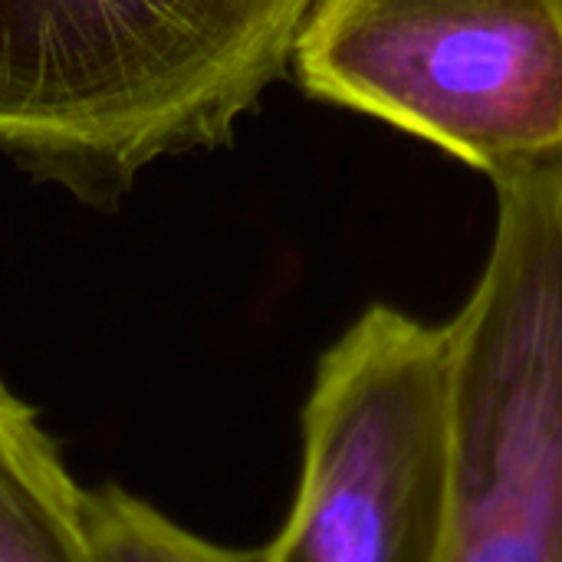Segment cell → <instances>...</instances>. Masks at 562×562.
Listing matches in <instances>:
<instances>
[{"mask_svg":"<svg viewBox=\"0 0 562 562\" xmlns=\"http://www.w3.org/2000/svg\"><path fill=\"white\" fill-rule=\"evenodd\" d=\"M454 445L448 329L369 306L316 366L296 497L263 562H441Z\"/></svg>","mask_w":562,"mask_h":562,"instance_id":"3957f363","label":"cell"},{"mask_svg":"<svg viewBox=\"0 0 562 562\" xmlns=\"http://www.w3.org/2000/svg\"><path fill=\"white\" fill-rule=\"evenodd\" d=\"M86 514L102 562H263V550L204 540L119 484L86 487Z\"/></svg>","mask_w":562,"mask_h":562,"instance_id":"8992f818","label":"cell"},{"mask_svg":"<svg viewBox=\"0 0 562 562\" xmlns=\"http://www.w3.org/2000/svg\"><path fill=\"white\" fill-rule=\"evenodd\" d=\"M0 562H102L79 487L36 412L0 382Z\"/></svg>","mask_w":562,"mask_h":562,"instance_id":"5b68a950","label":"cell"},{"mask_svg":"<svg viewBox=\"0 0 562 562\" xmlns=\"http://www.w3.org/2000/svg\"><path fill=\"white\" fill-rule=\"evenodd\" d=\"M494 188V247L445 326L458 445L441 562H562V155Z\"/></svg>","mask_w":562,"mask_h":562,"instance_id":"7a4b0ae2","label":"cell"},{"mask_svg":"<svg viewBox=\"0 0 562 562\" xmlns=\"http://www.w3.org/2000/svg\"><path fill=\"white\" fill-rule=\"evenodd\" d=\"M316 0H0V151L105 201L231 142Z\"/></svg>","mask_w":562,"mask_h":562,"instance_id":"6da1fadb","label":"cell"},{"mask_svg":"<svg viewBox=\"0 0 562 562\" xmlns=\"http://www.w3.org/2000/svg\"><path fill=\"white\" fill-rule=\"evenodd\" d=\"M293 69L491 181L562 155V0H316Z\"/></svg>","mask_w":562,"mask_h":562,"instance_id":"277c9868","label":"cell"}]
</instances>
